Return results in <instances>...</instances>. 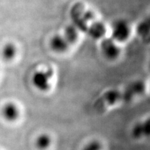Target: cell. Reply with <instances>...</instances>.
Instances as JSON below:
<instances>
[{"label":"cell","instance_id":"6da1fadb","mask_svg":"<svg viewBox=\"0 0 150 150\" xmlns=\"http://www.w3.org/2000/svg\"><path fill=\"white\" fill-rule=\"evenodd\" d=\"M120 103H126L123 90H120L115 88L109 89L96 98L93 106L95 110L101 111Z\"/></svg>","mask_w":150,"mask_h":150},{"label":"cell","instance_id":"7a4b0ae2","mask_svg":"<svg viewBox=\"0 0 150 150\" xmlns=\"http://www.w3.org/2000/svg\"><path fill=\"white\" fill-rule=\"evenodd\" d=\"M131 33L130 24L125 19L116 20L111 25V38L118 43L127 41L129 38Z\"/></svg>","mask_w":150,"mask_h":150},{"label":"cell","instance_id":"3957f363","mask_svg":"<svg viewBox=\"0 0 150 150\" xmlns=\"http://www.w3.org/2000/svg\"><path fill=\"white\" fill-rule=\"evenodd\" d=\"M54 74L53 69L48 68L36 71L32 76L33 86L41 91H47L51 86V81Z\"/></svg>","mask_w":150,"mask_h":150},{"label":"cell","instance_id":"277c9868","mask_svg":"<svg viewBox=\"0 0 150 150\" xmlns=\"http://www.w3.org/2000/svg\"><path fill=\"white\" fill-rule=\"evenodd\" d=\"M100 41L101 52L106 59L115 60L119 58L121 54V49L117 42L111 37H105Z\"/></svg>","mask_w":150,"mask_h":150},{"label":"cell","instance_id":"5b68a950","mask_svg":"<svg viewBox=\"0 0 150 150\" xmlns=\"http://www.w3.org/2000/svg\"><path fill=\"white\" fill-rule=\"evenodd\" d=\"M131 134L134 139L150 138V116L136 123L131 128Z\"/></svg>","mask_w":150,"mask_h":150},{"label":"cell","instance_id":"8992f818","mask_svg":"<svg viewBox=\"0 0 150 150\" xmlns=\"http://www.w3.org/2000/svg\"><path fill=\"white\" fill-rule=\"evenodd\" d=\"M107 28L104 23L100 20L94 21L89 26L87 33L91 38L95 40H101L105 37Z\"/></svg>","mask_w":150,"mask_h":150},{"label":"cell","instance_id":"52a82bcc","mask_svg":"<svg viewBox=\"0 0 150 150\" xmlns=\"http://www.w3.org/2000/svg\"><path fill=\"white\" fill-rule=\"evenodd\" d=\"M1 113L3 118L9 122L16 121L20 115V110L15 103L9 101L3 107Z\"/></svg>","mask_w":150,"mask_h":150},{"label":"cell","instance_id":"ba28073f","mask_svg":"<svg viewBox=\"0 0 150 150\" xmlns=\"http://www.w3.org/2000/svg\"><path fill=\"white\" fill-rule=\"evenodd\" d=\"M50 45L51 50L58 53L66 52L70 45L63 35H55L51 38Z\"/></svg>","mask_w":150,"mask_h":150},{"label":"cell","instance_id":"9c48e42d","mask_svg":"<svg viewBox=\"0 0 150 150\" xmlns=\"http://www.w3.org/2000/svg\"><path fill=\"white\" fill-rule=\"evenodd\" d=\"M137 32L138 36L144 43H150V15L138 23Z\"/></svg>","mask_w":150,"mask_h":150},{"label":"cell","instance_id":"30bf717a","mask_svg":"<svg viewBox=\"0 0 150 150\" xmlns=\"http://www.w3.org/2000/svg\"><path fill=\"white\" fill-rule=\"evenodd\" d=\"M63 36L69 43L71 45L74 43L78 39L79 30L74 25H70L65 28Z\"/></svg>","mask_w":150,"mask_h":150},{"label":"cell","instance_id":"8fae6325","mask_svg":"<svg viewBox=\"0 0 150 150\" xmlns=\"http://www.w3.org/2000/svg\"><path fill=\"white\" fill-rule=\"evenodd\" d=\"M17 54V48L16 45L9 42L4 45L1 51L3 59L6 61H11L16 57Z\"/></svg>","mask_w":150,"mask_h":150},{"label":"cell","instance_id":"7c38bea8","mask_svg":"<svg viewBox=\"0 0 150 150\" xmlns=\"http://www.w3.org/2000/svg\"><path fill=\"white\" fill-rule=\"evenodd\" d=\"M51 142H52V139L48 134L42 133L37 137L35 144L39 149L45 150L50 146Z\"/></svg>","mask_w":150,"mask_h":150},{"label":"cell","instance_id":"4fadbf2b","mask_svg":"<svg viewBox=\"0 0 150 150\" xmlns=\"http://www.w3.org/2000/svg\"><path fill=\"white\" fill-rule=\"evenodd\" d=\"M102 143L98 140H93L87 143L82 150H103Z\"/></svg>","mask_w":150,"mask_h":150},{"label":"cell","instance_id":"5bb4252c","mask_svg":"<svg viewBox=\"0 0 150 150\" xmlns=\"http://www.w3.org/2000/svg\"><path fill=\"white\" fill-rule=\"evenodd\" d=\"M149 71H150V59H149Z\"/></svg>","mask_w":150,"mask_h":150}]
</instances>
